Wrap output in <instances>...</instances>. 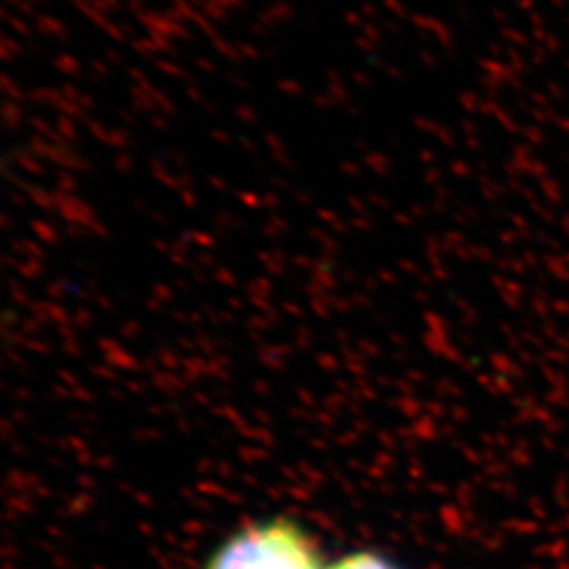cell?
Instances as JSON below:
<instances>
[{
	"label": "cell",
	"mask_w": 569,
	"mask_h": 569,
	"mask_svg": "<svg viewBox=\"0 0 569 569\" xmlns=\"http://www.w3.org/2000/svg\"><path fill=\"white\" fill-rule=\"evenodd\" d=\"M327 569H401L378 552H355Z\"/></svg>",
	"instance_id": "7a4b0ae2"
},
{
	"label": "cell",
	"mask_w": 569,
	"mask_h": 569,
	"mask_svg": "<svg viewBox=\"0 0 569 569\" xmlns=\"http://www.w3.org/2000/svg\"><path fill=\"white\" fill-rule=\"evenodd\" d=\"M204 569H323V561L300 523L277 517L228 536Z\"/></svg>",
	"instance_id": "6da1fadb"
}]
</instances>
